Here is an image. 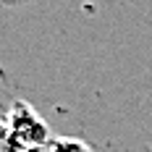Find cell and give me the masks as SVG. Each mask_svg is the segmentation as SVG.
<instances>
[{
  "instance_id": "2",
  "label": "cell",
  "mask_w": 152,
  "mask_h": 152,
  "mask_svg": "<svg viewBox=\"0 0 152 152\" xmlns=\"http://www.w3.org/2000/svg\"><path fill=\"white\" fill-rule=\"evenodd\" d=\"M55 152H92L84 142H76V139H58L55 142Z\"/></svg>"
},
{
  "instance_id": "1",
  "label": "cell",
  "mask_w": 152,
  "mask_h": 152,
  "mask_svg": "<svg viewBox=\"0 0 152 152\" xmlns=\"http://www.w3.org/2000/svg\"><path fill=\"white\" fill-rule=\"evenodd\" d=\"M11 134L16 142H26V144H42L47 139V126L42 123V118L34 115V110L16 102L11 110Z\"/></svg>"
}]
</instances>
